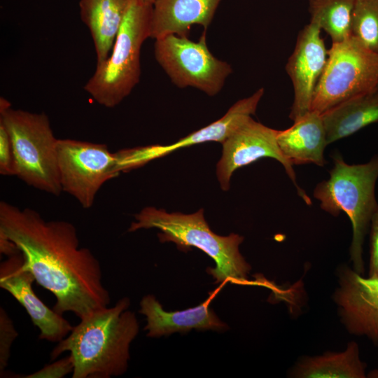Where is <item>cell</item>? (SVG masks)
Instances as JSON below:
<instances>
[{"instance_id":"15","label":"cell","mask_w":378,"mask_h":378,"mask_svg":"<svg viewBox=\"0 0 378 378\" xmlns=\"http://www.w3.org/2000/svg\"><path fill=\"white\" fill-rule=\"evenodd\" d=\"M224 285L222 284L210 292L208 298L201 304L183 311H164L153 295L144 296L140 302L139 312L146 317L147 324L144 329L148 331L147 336H168L176 332H186L192 329L226 330L228 328L227 324L220 321L209 307L211 302Z\"/></svg>"},{"instance_id":"5","label":"cell","mask_w":378,"mask_h":378,"mask_svg":"<svg viewBox=\"0 0 378 378\" xmlns=\"http://www.w3.org/2000/svg\"><path fill=\"white\" fill-rule=\"evenodd\" d=\"M153 5L128 0L119 32L108 57L97 64L84 89L99 104L113 108L132 91L141 75V46L150 37Z\"/></svg>"},{"instance_id":"7","label":"cell","mask_w":378,"mask_h":378,"mask_svg":"<svg viewBox=\"0 0 378 378\" xmlns=\"http://www.w3.org/2000/svg\"><path fill=\"white\" fill-rule=\"evenodd\" d=\"M378 86V54L357 38L332 43L323 72L318 82L312 111L320 114Z\"/></svg>"},{"instance_id":"21","label":"cell","mask_w":378,"mask_h":378,"mask_svg":"<svg viewBox=\"0 0 378 378\" xmlns=\"http://www.w3.org/2000/svg\"><path fill=\"white\" fill-rule=\"evenodd\" d=\"M356 0H309L310 22L326 32L332 43L351 34V20Z\"/></svg>"},{"instance_id":"16","label":"cell","mask_w":378,"mask_h":378,"mask_svg":"<svg viewBox=\"0 0 378 378\" xmlns=\"http://www.w3.org/2000/svg\"><path fill=\"white\" fill-rule=\"evenodd\" d=\"M220 1L158 0L153 5L150 38L187 36L194 24L202 25L206 31Z\"/></svg>"},{"instance_id":"9","label":"cell","mask_w":378,"mask_h":378,"mask_svg":"<svg viewBox=\"0 0 378 378\" xmlns=\"http://www.w3.org/2000/svg\"><path fill=\"white\" fill-rule=\"evenodd\" d=\"M57 164L62 191L85 209L91 207L101 187L121 171L118 152L107 146L71 139H58Z\"/></svg>"},{"instance_id":"8","label":"cell","mask_w":378,"mask_h":378,"mask_svg":"<svg viewBox=\"0 0 378 378\" xmlns=\"http://www.w3.org/2000/svg\"><path fill=\"white\" fill-rule=\"evenodd\" d=\"M155 40V57L178 88L192 87L214 96L232 72L228 63L215 57L209 50L206 31L197 41L174 34Z\"/></svg>"},{"instance_id":"20","label":"cell","mask_w":378,"mask_h":378,"mask_svg":"<svg viewBox=\"0 0 378 378\" xmlns=\"http://www.w3.org/2000/svg\"><path fill=\"white\" fill-rule=\"evenodd\" d=\"M365 368L358 344L351 341L343 351L302 358L290 375L300 378H365Z\"/></svg>"},{"instance_id":"27","label":"cell","mask_w":378,"mask_h":378,"mask_svg":"<svg viewBox=\"0 0 378 378\" xmlns=\"http://www.w3.org/2000/svg\"><path fill=\"white\" fill-rule=\"evenodd\" d=\"M0 252L11 256L20 252L18 247L3 234L0 233Z\"/></svg>"},{"instance_id":"29","label":"cell","mask_w":378,"mask_h":378,"mask_svg":"<svg viewBox=\"0 0 378 378\" xmlns=\"http://www.w3.org/2000/svg\"><path fill=\"white\" fill-rule=\"evenodd\" d=\"M144 2L153 5L158 0H143Z\"/></svg>"},{"instance_id":"26","label":"cell","mask_w":378,"mask_h":378,"mask_svg":"<svg viewBox=\"0 0 378 378\" xmlns=\"http://www.w3.org/2000/svg\"><path fill=\"white\" fill-rule=\"evenodd\" d=\"M369 277L378 278V208L370 223Z\"/></svg>"},{"instance_id":"25","label":"cell","mask_w":378,"mask_h":378,"mask_svg":"<svg viewBox=\"0 0 378 378\" xmlns=\"http://www.w3.org/2000/svg\"><path fill=\"white\" fill-rule=\"evenodd\" d=\"M74 364L70 355L45 366L41 370L29 374L27 378H61L71 372H73Z\"/></svg>"},{"instance_id":"6","label":"cell","mask_w":378,"mask_h":378,"mask_svg":"<svg viewBox=\"0 0 378 378\" xmlns=\"http://www.w3.org/2000/svg\"><path fill=\"white\" fill-rule=\"evenodd\" d=\"M0 122L12 141L16 176L34 188L59 195L62 189L57 164L58 139L47 115L13 109L1 97Z\"/></svg>"},{"instance_id":"14","label":"cell","mask_w":378,"mask_h":378,"mask_svg":"<svg viewBox=\"0 0 378 378\" xmlns=\"http://www.w3.org/2000/svg\"><path fill=\"white\" fill-rule=\"evenodd\" d=\"M264 94L261 88L248 97L234 103L220 119L169 145H151L129 149L132 167H139L152 160L167 155L177 149L207 141L222 143L247 117L255 114Z\"/></svg>"},{"instance_id":"13","label":"cell","mask_w":378,"mask_h":378,"mask_svg":"<svg viewBox=\"0 0 378 378\" xmlns=\"http://www.w3.org/2000/svg\"><path fill=\"white\" fill-rule=\"evenodd\" d=\"M34 281V275L25 267L21 251L1 262L0 287L10 293L26 309L31 321L40 330V339L58 343L74 327L38 298L32 288Z\"/></svg>"},{"instance_id":"17","label":"cell","mask_w":378,"mask_h":378,"mask_svg":"<svg viewBox=\"0 0 378 378\" xmlns=\"http://www.w3.org/2000/svg\"><path fill=\"white\" fill-rule=\"evenodd\" d=\"M276 140L282 155L292 165L326 164V132L321 114L316 111H311L288 129L278 130Z\"/></svg>"},{"instance_id":"2","label":"cell","mask_w":378,"mask_h":378,"mask_svg":"<svg viewBox=\"0 0 378 378\" xmlns=\"http://www.w3.org/2000/svg\"><path fill=\"white\" fill-rule=\"evenodd\" d=\"M128 298L114 306L101 308L80 319L50 354L52 360L70 352L72 378H111L127 370L130 346L139 332Z\"/></svg>"},{"instance_id":"4","label":"cell","mask_w":378,"mask_h":378,"mask_svg":"<svg viewBox=\"0 0 378 378\" xmlns=\"http://www.w3.org/2000/svg\"><path fill=\"white\" fill-rule=\"evenodd\" d=\"M328 179L317 184L314 196L321 208L337 216L344 212L352 225L350 258L353 269L365 271L363 244L373 215L378 208L375 185L378 178V155L366 163L349 164L340 155L333 157Z\"/></svg>"},{"instance_id":"22","label":"cell","mask_w":378,"mask_h":378,"mask_svg":"<svg viewBox=\"0 0 378 378\" xmlns=\"http://www.w3.org/2000/svg\"><path fill=\"white\" fill-rule=\"evenodd\" d=\"M351 34L378 54V0H356L351 20Z\"/></svg>"},{"instance_id":"18","label":"cell","mask_w":378,"mask_h":378,"mask_svg":"<svg viewBox=\"0 0 378 378\" xmlns=\"http://www.w3.org/2000/svg\"><path fill=\"white\" fill-rule=\"evenodd\" d=\"M327 144L378 122V86L350 98L321 114Z\"/></svg>"},{"instance_id":"3","label":"cell","mask_w":378,"mask_h":378,"mask_svg":"<svg viewBox=\"0 0 378 378\" xmlns=\"http://www.w3.org/2000/svg\"><path fill=\"white\" fill-rule=\"evenodd\" d=\"M135 220L129 232L157 228L161 231L158 234L161 242H174L183 251L194 246L206 253L216 262L214 268L207 269L216 283L248 284L251 267L239 249L244 237L234 233L228 236L214 233L205 220L203 209L183 214L148 206L135 215Z\"/></svg>"},{"instance_id":"12","label":"cell","mask_w":378,"mask_h":378,"mask_svg":"<svg viewBox=\"0 0 378 378\" xmlns=\"http://www.w3.org/2000/svg\"><path fill=\"white\" fill-rule=\"evenodd\" d=\"M353 268L339 269L333 298L349 332L378 343V278L363 277Z\"/></svg>"},{"instance_id":"24","label":"cell","mask_w":378,"mask_h":378,"mask_svg":"<svg viewBox=\"0 0 378 378\" xmlns=\"http://www.w3.org/2000/svg\"><path fill=\"white\" fill-rule=\"evenodd\" d=\"M0 174L4 176H16L14 150L9 134L0 122Z\"/></svg>"},{"instance_id":"19","label":"cell","mask_w":378,"mask_h":378,"mask_svg":"<svg viewBox=\"0 0 378 378\" xmlns=\"http://www.w3.org/2000/svg\"><path fill=\"white\" fill-rule=\"evenodd\" d=\"M128 0H80V14L94 42L97 64L107 59L125 16Z\"/></svg>"},{"instance_id":"28","label":"cell","mask_w":378,"mask_h":378,"mask_svg":"<svg viewBox=\"0 0 378 378\" xmlns=\"http://www.w3.org/2000/svg\"><path fill=\"white\" fill-rule=\"evenodd\" d=\"M368 377L378 378V369L372 370L368 374Z\"/></svg>"},{"instance_id":"11","label":"cell","mask_w":378,"mask_h":378,"mask_svg":"<svg viewBox=\"0 0 378 378\" xmlns=\"http://www.w3.org/2000/svg\"><path fill=\"white\" fill-rule=\"evenodd\" d=\"M321 32V29L311 22L305 25L298 33L286 65L294 91L289 114L293 122L312 111L315 90L326 65L328 50Z\"/></svg>"},{"instance_id":"23","label":"cell","mask_w":378,"mask_h":378,"mask_svg":"<svg viewBox=\"0 0 378 378\" xmlns=\"http://www.w3.org/2000/svg\"><path fill=\"white\" fill-rule=\"evenodd\" d=\"M18 333L4 308H0V373L5 370L10 355V348Z\"/></svg>"},{"instance_id":"1","label":"cell","mask_w":378,"mask_h":378,"mask_svg":"<svg viewBox=\"0 0 378 378\" xmlns=\"http://www.w3.org/2000/svg\"><path fill=\"white\" fill-rule=\"evenodd\" d=\"M0 233L18 247L37 283L54 295L57 313L71 312L81 319L109 305L100 263L80 247L72 223L46 220L35 210L1 201Z\"/></svg>"},{"instance_id":"10","label":"cell","mask_w":378,"mask_h":378,"mask_svg":"<svg viewBox=\"0 0 378 378\" xmlns=\"http://www.w3.org/2000/svg\"><path fill=\"white\" fill-rule=\"evenodd\" d=\"M278 130L248 116L221 143L222 155L216 165V176L223 190H228L233 172L262 158L280 162L296 188L298 195L307 204L311 199L298 184L293 166L282 155L276 140Z\"/></svg>"}]
</instances>
